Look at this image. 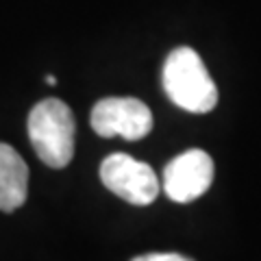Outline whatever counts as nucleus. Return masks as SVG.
Here are the masks:
<instances>
[{
    "label": "nucleus",
    "mask_w": 261,
    "mask_h": 261,
    "mask_svg": "<svg viewBox=\"0 0 261 261\" xmlns=\"http://www.w3.org/2000/svg\"><path fill=\"white\" fill-rule=\"evenodd\" d=\"M161 83L176 107L190 113H209L218 105V87L202 63L200 55L187 46L168 55Z\"/></svg>",
    "instance_id": "1"
},
{
    "label": "nucleus",
    "mask_w": 261,
    "mask_h": 261,
    "mask_svg": "<svg viewBox=\"0 0 261 261\" xmlns=\"http://www.w3.org/2000/svg\"><path fill=\"white\" fill-rule=\"evenodd\" d=\"M74 116L59 98H46L29 113V140L50 168H65L74 157Z\"/></svg>",
    "instance_id": "2"
},
{
    "label": "nucleus",
    "mask_w": 261,
    "mask_h": 261,
    "mask_svg": "<svg viewBox=\"0 0 261 261\" xmlns=\"http://www.w3.org/2000/svg\"><path fill=\"white\" fill-rule=\"evenodd\" d=\"M100 181L130 205H150L159 194V181L152 168L126 152H113L100 163Z\"/></svg>",
    "instance_id": "3"
},
{
    "label": "nucleus",
    "mask_w": 261,
    "mask_h": 261,
    "mask_svg": "<svg viewBox=\"0 0 261 261\" xmlns=\"http://www.w3.org/2000/svg\"><path fill=\"white\" fill-rule=\"evenodd\" d=\"M92 128L100 137L120 135L128 142H137L152 130V113L140 98H102L92 109Z\"/></svg>",
    "instance_id": "4"
},
{
    "label": "nucleus",
    "mask_w": 261,
    "mask_h": 261,
    "mask_svg": "<svg viewBox=\"0 0 261 261\" xmlns=\"http://www.w3.org/2000/svg\"><path fill=\"white\" fill-rule=\"evenodd\" d=\"M214 183V159L205 150L190 148L163 170V190L174 202H192Z\"/></svg>",
    "instance_id": "5"
},
{
    "label": "nucleus",
    "mask_w": 261,
    "mask_h": 261,
    "mask_svg": "<svg viewBox=\"0 0 261 261\" xmlns=\"http://www.w3.org/2000/svg\"><path fill=\"white\" fill-rule=\"evenodd\" d=\"M29 196V166L13 146L0 142V211L20 209Z\"/></svg>",
    "instance_id": "6"
},
{
    "label": "nucleus",
    "mask_w": 261,
    "mask_h": 261,
    "mask_svg": "<svg viewBox=\"0 0 261 261\" xmlns=\"http://www.w3.org/2000/svg\"><path fill=\"white\" fill-rule=\"evenodd\" d=\"M130 261H194V259L183 257L178 252H148V255H140Z\"/></svg>",
    "instance_id": "7"
},
{
    "label": "nucleus",
    "mask_w": 261,
    "mask_h": 261,
    "mask_svg": "<svg viewBox=\"0 0 261 261\" xmlns=\"http://www.w3.org/2000/svg\"><path fill=\"white\" fill-rule=\"evenodd\" d=\"M46 83H48V85H57V79H55L53 74H48V76H46Z\"/></svg>",
    "instance_id": "8"
}]
</instances>
